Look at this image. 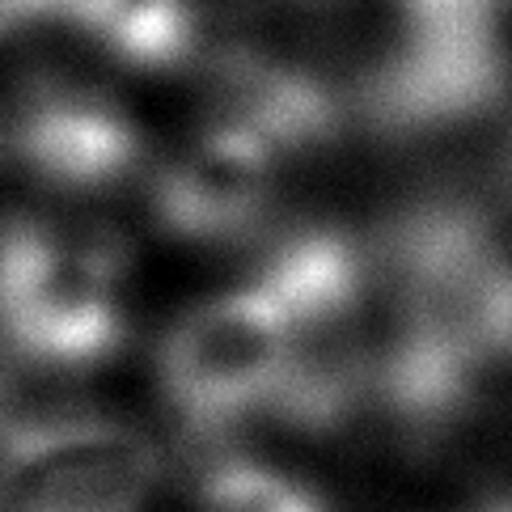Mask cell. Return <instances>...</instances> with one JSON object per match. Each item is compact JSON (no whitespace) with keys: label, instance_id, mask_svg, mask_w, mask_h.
Here are the masks:
<instances>
[{"label":"cell","instance_id":"5b68a950","mask_svg":"<svg viewBox=\"0 0 512 512\" xmlns=\"http://www.w3.org/2000/svg\"><path fill=\"white\" fill-rule=\"evenodd\" d=\"M208 106L216 123H233L271 153H305L335 140L339 98L314 72L250 43H221L204 60Z\"/></svg>","mask_w":512,"mask_h":512},{"label":"cell","instance_id":"277c9868","mask_svg":"<svg viewBox=\"0 0 512 512\" xmlns=\"http://www.w3.org/2000/svg\"><path fill=\"white\" fill-rule=\"evenodd\" d=\"M276 187V153L233 123H208L153 178L157 225L187 242H233L263 221Z\"/></svg>","mask_w":512,"mask_h":512},{"label":"cell","instance_id":"3957f363","mask_svg":"<svg viewBox=\"0 0 512 512\" xmlns=\"http://www.w3.org/2000/svg\"><path fill=\"white\" fill-rule=\"evenodd\" d=\"M161 453L98 411L9 436L0 512H144Z\"/></svg>","mask_w":512,"mask_h":512},{"label":"cell","instance_id":"52a82bcc","mask_svg":"<svg viewBox=\"0 0 512 512\" xmlns=\"http://www.w3.org/2000/svg\"><path fill=\"white\" fill-rule=\"evenodd\" d=\"M111 34L144 68H174L195 56L199 22L187 0H111Z\"/></svg>","mask_w":512,"mask_h":512},{"label":"cell","instance_id":"30bf717a","mask_svg":"<svg viewBox=\"0 0 512 512\" xmlns=\"http://www.w3.org/2000/svg\"><path fill=\"white\" fill-rule=\"evenodd\" d=\"M483 512H512V504H491V508H483Z\"/></svg>","mask_w":512,"mask_h":512},{"label":"cell","instance_id":"6da1fadb","mask_svg":"<svg viewBox=\"0 0 512 512\" xmlns=\"http://www.w3.org/2000/svg\"><path fill=\"white\" fill-rule=\"evenodd\" d=\"M123 250L106 233H72L13 216L0 225V347L34 373L77 377L123 339Z\"/></svg>","mask_w":512,"mask_h":512},{"label":"cell","instance_id":"9c48e42d","mask_svg":"<svg viewBox=\"0 0 512 512\" xmlns=\"http://www.w3.org/2000/svg\"><path fill=\"white\" fill-rule=\"evenodd\" d=\"M483 339L491 364L508 360L512 364V259L500 263L496 280L487 288V309H483Z\"/></svg>","mask_w":512,"mask_h":512},{"label":"cell","instance_id":"ba28073f","mask_svg":"<svg viewBox=\"0 0 512 512\" xmlns=\"http://www.w3.org/2000/svg\"><path fill=\"white\" fill-rule=\"evenodd\" d=\"M204 512H331L309 483L263 462H221L204 479Z\"/></svg>","mask_w":512,"mask_h":512},{"label":"cell","instance_id":"7a4b0ae2","mask_svg":"<svg viewBox=\"0 0 512 512\" xmlns=\"http://www.w3.org/2000/svg\"><path fill=\"white\" fill-rule=\"evenodd\" d=\"M284 322L271 297L250 284L187 309L161 339L157 377L170 407L191 428L212 432L267 407L284 369Z\"/></svg>","mask_w":512,"mask_h":512},{"label":"cell","instance_id":"8992f818","mask_svg":"<svg viewBox=\"0 0 512 512\" xmlns=\"http://www.w3.org/2000/svg\"><path fill=\"white\" fill-rule=\"evenodd\" d=\"M22 153L34 174L64 191H102L140 166V136L106 106L64 102L30 119Z\"/></svg>","mask_w":512,"mask_h":512}]
</instances>
